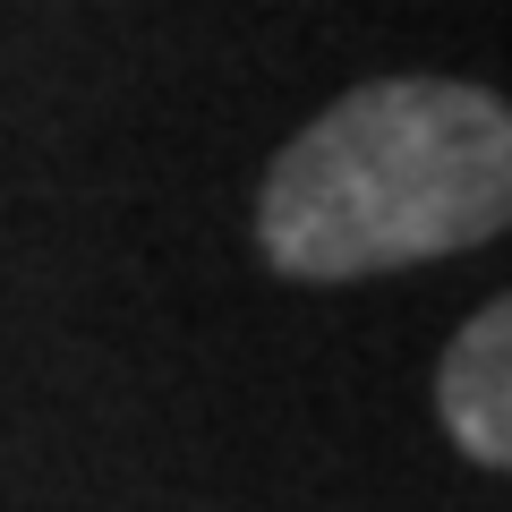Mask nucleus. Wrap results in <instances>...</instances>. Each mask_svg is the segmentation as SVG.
I'll use <instances>...</instances> for the list:
<instances>
[{
	"instance_id": "f257e3e1",
	"label": "nucleus",
	"mask_w": 512,
	"mask_h": 512,
	"mask_svg": "<svg viewBox=\"0 0 512 512\" xmlns=\"http://www.w3.org/2000/svg\"><path fill=\"white\" fill-rule=\"evenodd\" d=\"M512 222V111L453 77H376L316 111L265 171L256 248L274 274L359 282L478 248Z\"/></svg>"
},
{
	"instance_id": "f03ea898",
	"label": "nucleus",
	"mask_w": 512,
	"mask_h": 512,
	"mask_svg": "<svg viewBox=\"0 0 512 512\" xmlns=\"http://www.w3.org/2000/svg\"><path fill=\"white\" fill-rule=\"evenodd\" d=\"M436 410L478 470H504L512 461V308L504 299H487L453 333V350L436 367Z\"/></svg>"
}]
</instances>
